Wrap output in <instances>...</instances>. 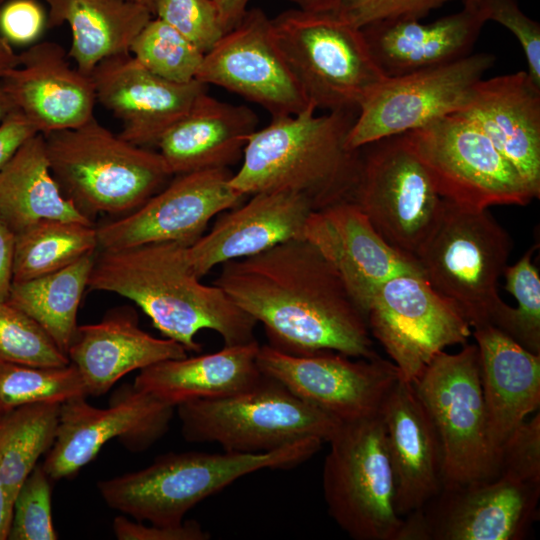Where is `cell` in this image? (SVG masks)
I'll return each instance as SVG.
<instances>
[{"label": "cell", "mask_w": 540, "mask_h": 540, "mask_svg": "<svg viewBox=\"0 0 540 540\" xmlns=\"http://www.w3.org/2000/svg\"><path fill=\"white\" fill-rule=\"evenodd\" d=\"M436 429L442 451V488L497 476L498 456L488 435L475 344L438 353L411 381Z\"/></svg>", "instance_id": "10"}, {"label": "cell", "mask_w": 540, "mask_h": 540, "mask_svg": "<svg viewBox=\"0 0 540 540\" xmlns=\"http://www.w3.org/2000/svg\"><path fill=\"white\" fill-rule=\"evenodd\" d=\"M40 134L32 122L14 108L0 122V171L12 160L21 147Z\"/></svg>", "instance_id": "47"}, {"label": "cell", "mask_w": 540, "mask_h": 540, "mask_svg": "<svg viewBox=\"0 0 540 540\" xmlns=\"http://www.w3.org/2000/svg\"><path fill=\"white\" fill-rule=\"evenodd\" d=\"M14 499L0 482V540L9 537L13 518Z\"/></svg>", "instance_id": "50"}, {"label": "cell", "mask_w": 540, "mask_h": 540, "mask_svg": "<svg viewBox=\"0 0 540 540\" xmlns=\"http://www.w3.org/2000/svg\"><path fill=\"white\" fill-rule=\"evenodd\" d=\"M512 247L511 237L488 209L443 199L415 259L423 278L470 327L495 326L507 307L499 296L498 281Z\"/></svg>", "instance_id": "6"}, {"label": "cell", "mask_w": 540, "mask_h": 540, "mask_svg": "<svg viewBox=\"0 0 540 540\" xmlns=\"http://www.w3.org/2000/svg\"><path fill=\"white\" fill-rule=\"evenodd\" d=\"M56 42L42 41L19 54V64L0 79L15 108L40 134L79 127L94 117L90 76L72 67Z\"/></svg>", "instance_id": "22"}, {"label": "cell", "mask_w": 540, "mask_h": 540, "mask_svg": "<svg viewBox=\"0 0 540 540\" xmlns=\"http://www.w3.org/2000/svg\"><path fill=\"white\" fill-rule=\"evenodd\" d=\"M303 239L336 269L365 316L386 280L406 273L422 275L416 259L391 247L351 200L312 211Z\"/></svg>", "instance_id": "21"}, {"label": "cell", "mask_w": 540, "mask_h": 540, "mask_svg": "<svg viewBox=\"0 0 540 540\" xmlns=\"http://www.w3.org/2000/svg\"><path fill=\"white\" fill-rule=\"evenodd\" d=\"M462 1H463V7L470 8V9L479 8V0H462Z\"/></svg>", "instance_id": "54"}, {"label": "cell", "mask_w": 540, "mask_h": 540, "mask_svg": "<svg viewBox=\"0 0 540 540\" xmlns=\"http://www.w3.org/2000/svg\"><path fill=\"white\" fill-rule=\"evenodd\" d=\"M275 43L309 103L358 111L387 78L360 28L334 11L285 10L271 19Z\"/></svg>", "instance_id": "7"}, {"label": "cell", "mask_w": 540, "mask_h": 540, "mask_svg": "<svg viewBox=\"0 0 540 540\" xmlns=\"http://www.w3.org/2000/svg\"><path fill=\"white\" fill-rule=\"evenodd\" d=\"M48 28V15L36 0H8L0 6V35L13 46H32Z\"/></svg>", "instance_id": "45"}, {"label": "cell", "mask_w": 540, "mask_h": 540, "mask_svg": "<svg viewBox=\"0 0 540 540\" xmlns=\"http://www.w3.org/2000/svg\"><path fill=\"white\" fill-rule=\"evenodd\" d=\"M187 356L168 338H157L139 327L134 309L108 311L98 323L78 325L67 357L78 370L87 395L100 396L126 374L167 359Z\"/></svg>", "instance_id": "26"}, {"label": "cell", "mask_w": 540, "mask_h": 540, "mask_svg": "<svg viewBox=\"0 0 540 540\" xmlns=\"http://www.w3.org/2000/svg\"><path fill=\"white\" fill-rule=\"evenodd\" d=\"M187 249L180 243L161 242L101 250L88 289L134 302L165 338L190 352L201 351L195 337L205 329L216 332L225 346L256 340L257 322L221 288L200 281Z\"/></svg>", "instance_id": "2"}, {"label": "cell", "mask_w": 540, "mask_h": 540, "mask_svg": "<svg viewBox=\"0 0 540 540\" xmlns=\"http://www.w3.org/2000/svg\"><path fill=\"white\" fill-rule=\"evenodd\" d=\"M315 112L311 104L295 115L271 117L252 133L231 186L246 196L293 192L313 210L351 200L360 149H350L346 140L358 111Z\"/></svg>", "instance_id": "3"}, {"label": "cell", "mask_w": 540, "mask_h": 540, "mask_svg": "<svg viewBox=\"0 0 540 540\" xmlns=\"http://www.w3.org/2000/svg\"><path fill=\"white\" fill-rule=\"evenodd\" d=\"M328 443L322 486L331 518L355 540H400L404 519L380 413L341 423Z\"/></svg>", "instance_id": "9"}, {"label": "cell", "mask_w": 540, "mask_h": 540, "mask_svg": "<svg viewBox=\"0 0 540 540\" xmlns=\"http://www.w3.org/2000/svg\"><path fill=\"white\" fill-rule=\"evenodd\" d=\"M16 233L0 215V302H7L14 283Z\"/></svg>", "instance_id": "48"}, {"label": "cell", "mask_w": 540, "mask_h": 540, "mask_svg": "<svg viewBox=\"0 0 540 540\" xmlns=\"http://www.w3.org/2000/svg\"><path fill=\"white\" fill-rule=\"evenodd\" d=\"M59 410V403H35L0 413V482L13 499L52 447Z\"/></svg>", "instance_id": "34"}, {"label": "cell", "mask_w": 540, "mask_h": 540, "mask_svg": "<svg viewBox=\"0 0 540 540\" xmlns=\"http://www.w3.org/2000/svg\"><path fill=\"white\" fill-rule=\"evenodd\" d=\"M540 484L506 476L441 491L404 519L400 540H522L539 516Z\"/></svg>", "instance_id": "16"}, {"label": "cell", "mask_w": 540, "mask_h": 540, "mask_svg": "<svg viewBox=\"0 0 540 540\" xmlns=\"http://www.w3.org/2000/svg\"><path fill=\"white\" fill-rule=\"evenodd\" d=\"M485 22L480 7H463L429 24L410 19L384 20L361 31L379 69L391 78L468 56Z\"/></svg>", "instance_id": "27"}, {"label": "cell", "mask_w": 540, "mask_h": 540, "mask_svg": "<svg viewBox=\"0 0 540 540\" xmlns=\"http://www.w3.org/2000/svg\"><path fill=\"white\" fill-rule=\"evenodd\" d=\"M80 396L87 392L71 363L46 367L0 363V413L28 404H62Z\"/></svg>", "instance_id": "36"}, {"label": "cell", "mask_w": 540, "mask_h": 540, "mask_svg": "<svg viewBox=\"0 0 540 540\" xmlns=\"http://www.w3.org/2000/svg\"><path fill=\"white\" fill-rule=\"evenodd\" d=\"M250 0H214L225 33L234 28L246 12Z\"/></svg>", "instance_id": "49"}, {"label": "cell", "mask_w": 540, "mask_h": 540, "mask_svg": "<svg viewBox=\"0 0 540 540\" xmlns=\"http://www.w3.org/2000/svg\"><path fill=\"white\" fill-rule=\"evenodd\" d=\"M19 64V54L0 35V79Z\"/></svg>", "instance_id": "51"}, {"label": "cell", "mask_w": 540, "mask_h": 540, "mask_svg": "<svg viewBox=\"0 0 540 540\" xmlns=\"http://www.w3.org/2000/svg\"><path fill=\"white\" fill-rule=\"evenodd\" d=\"M134 2H137L145 7H147L151 13L153 14V0H132Z\"/></svg>", "instance_id": "55"}, {"label": "cell", "mask_w": 540, "mask_h": 540, "mask_svg": "<svg viewBox=\"0 0 540 540\" xmlns=\"http://www.w3.org/2000/svg\"><path fill=\"white\" fill-rule=\"evenodd\" d=\"M371 335L398 369L413 381L446 347L466 344L471 327L460 311L422 275L406 273L380 285L366 310Z\"/></svg>", "instance_id": "13"}, {"label": "cell", "mask_w": 540, "mask_h": 540, "mask_svg": "<svg viewBox=\"0 0 540 540\" xmlns=\"http://www.w3.org/2000/svg\"><path fill=\"white\" fill-rule=\"evenodd\" d=\"M441 198L472 209L526 206L534 194L490 139L454 113L404 133Z\"/></svg>", "instance_id": "11"}, {"label": "cell", "mask_w": 540, "mask_h": 540, "mask_svg": "<svg viewBox=\"0 0 540 540\" xmlns=\"http://www.w3.org/2000/svg\"><path fill=\"white\" fill-rule=\"evenodd\" d=\"M535 246L504 270L505 289L517 306L506 307L495 327L526 350L540 354V276L532 262Z\"/></svg>", "instance_id": "38"}, {"label": "cell", "mask_w": 540, "mask_h": 540, "mask_svg": "<svg viewBox=\"0 0 540 540\" xmlns=\"http://www.w3.org/2000/svg\"><path fill=\"white\" fill-rule=\"evenodd\" d=\"M48 28L64 23L72 33L68 56L91 76L103 60L130 53V47L151 20V11L132 0H45Z\"/></svg>", "instance_id": "31"}, {"label": "cell", "mask_w": 540, "mask_h": 540, "mask_svg": "<svg viewBox=\"0 0 540 540\" xmlns=\"http://www.w3.org/2000/svg\"><path fill=\"white\" fill-rule=\"evenodd\" d=\"M0 363L46 367L70 361L35 320L7 301L0 302Z\"/></svg>", "instance_id": "39"}, {"label": "cell", "mask_w": 540, "mask_h": 540, "mask_svg": "<svg viewBox=\"0 0 540 540\" xmlns=\"http://www.w3.org/2000/svg\"><path fill=\"white\" fill-rule=\"evenodd\" d=\"M96 101L122 124L121 138L142 147L160 137L207 92L195 80L168 81L145 68L130 53L101 61L91 73Z\"/></svg>", "instance_id": "20"}, {"label": "cell", "mask_w": 540, "mask_h": 540, "mask_svg": "<svg viewBox=\"0 0 540 540\" xmlns=\"http://www.w3.org/2000/svg\"><path fill=\"white\" fill-rule=\"evenodd\" d=\"M51 478L37 464L20 486L8 539L56 540L52 519Z\"/></svg>", "instance_id": "40"}, {"label": "cell", "mask_w": 540, "mask_h": 540, "mask_svg": "<svg viewBox=\"0 0 540 540\" xmlns=\"http://www.w3.org/2000/svg\"><path fill=\"white\" fill-rule=\"evenodd\" d=\"M175 408L129 383L114 391L107 408L90 405L86 396L69 399L60 404L42 467L51 480L71 477L115 438L132 452L144 451L167 433Z\"/></svg>", "instance_id": "17"}, {"label": "cell", "mask_w": 540, "mask_h": 540, "mask_svg": "<svg viewBox=\"0 0 540 540\" xmlns=\"http://www.w3.org/2000/svg\"><path fill=\"white\" fill-rule=\"evenodd\" d=\"M359 149L351 201L391 247L415 258L437 220L443 199L403 134Z\"/></svg>", "instance_id": "12"}, {"label": "cell", "mask_w": 540, "mask_h": 540, "mask_svg": "<svg viewBox=\"0 0 540 540\" xmlns=\"http://www.w3.org/2000/svg\"><path fill=\"white\" fill-rule=\"evenodd\" d=\"M479 7L488 20L507 28L518 40L524 52L533 82L540 86V25L526 16L517 0H479Z\"/></svg>", "instance_id": "43"}, {"label": "cell", "mask_w": 540, "mask_h": 540, "mask_svg": "<svg viewBox=\"0 0 540 540\" xmlns=\"http://www.w3.org/2000/svg\"><path fill=\"white\" fill-rule=\"evenodd\" d=\"M153 15L204 54L225 34L214 0H153Z\"/></svg>", "instance_id": "41"}, {"label": "cell", "mask_w": 540, "mask_h": 540, "mask_svg": "<svg viewBox=\"0 0 540 540\" xmlns=\"http://www.w3.org/2000/svg\"><path fill=\"white\" fill-rule=\"evenodd\" d=\"M324 442L306 438L260 453H167L149 466L98 482L105 503L136 521L176 526L198 503L239 478L263 469H289L315 455Z\"/></svg>", "instance_id": "4"}, {"label": "cell", "mask_w": 540, "mask_h": 540, "mask_svg": "<svg viewBox=\"0 0 540 540\" xmlns=\"http://www.w3.org/2000/svg\"><path fill=\"white\" fill-rule=\"evenodd\" d=\"M257 129L253 110L205 92L160 137L156 147L173 176L229 168L242 159L248 139Z\"/></svg>", "instance_id": "28"}, {"label": "cell", "mask_w": 540, "mask_h": 540, "mask_svg": "<svg viewBox=\"0 0 540 540\" xmlns=\"http://www.w3.org/2000/svg\"><path fill=\"white\" fill-rule=\"evenodd\" d=\"M473 122L540 196V86L526 71L481 79L458 112Z\"/></svg>", "instance_id": "24"}, {"label": "cell", "mask_w": 540, "mask_h": 540, "mask_svg": "<svg viewBox=\"0 0 540 540\" xmlns=\"http://www.w3.org/2000/svg\"><path fill=\"white\" fill-rule=\"evenodd\" d=\"M212 284L263 325L268 345L277 350L379 356L366 316L341 276L303 238L222 264Z\"/></svg>", "instance_id": "1"}, {"label": "cell", "mask_w": 540, "mask_h": 540, "mask_svg": "<svg viewBox=\"0 0 540 540\" xmlns=\"http://www.w3.org/2000/svg\"><path fill=\"white\" fill-rule=\"evenodd\" d=\"M5 0H0V6L2 5V3L4 2Z\"/></svg>", "instance_id": "56"}, {"label": "cell", "mask_w": 540, "mask_h": 540, "mask_svg": "<svg viewBox=\"0 0 540 540\" xmlns=\"http://www.w3.org/2000/svg\"><path fill=\"white\" fill-rule=\"evenodd\" d=\"M488 435L498 460L512 432L540 406V354L519 345L492 325L473 328Z\"/></svg>", "instance_id": "29"}, {"label": "cell", "mask_w": 540, "mask_h": 540, "mask_svg": "<svg viewBox=\"0 0 540 540\" xmlns=\"http://www.w3.org/2000/svg\"><path fill=\"white\" fill-rule=\"evenodd\" d=\"M0 215L15 233L44 219L93 223L53 177L42 134L28 140L0 171Z\"/></svg>", "instance_id": "32"}, {"label": "cell", "mask_w": 540, "mask_h": 540, "mask_svg": "<svg viewBox=\"0 0 540 540\" xmlns=\"http://www.w3.org/2000/svg\"><path fill=\"white\" fill-rule=\"evenodd\" d=\"M259 347L254 340L224 345L213 353L163 360L140 370L133 384L175 407L196 399L232 396L252 388L262 379L257 364Z\"/></svg>", "instance_id": "30"}, {"label": "cell", "mask_w": 540, "mask_h": 540, "mask_svg": "<svg viewBox=\"0 0 540 540\" xmlns=\"http://www.w3.org/2000/svg\"><path fill=\"white\" fill-rule=\"evenodd\" d=\"M43 137L53 177L91 221L136 210L173 177L158 151L115 135L95 117Z\"/></svg>", "instance_id": "5"}, {"label": "cell", "mask_w": 540, "mask_h": 540, "mask_svg": "<svg viewBox=\"0 0 540 540\" xmlns=\"http://www.w3.org/2000/svg\"><path fill=\"white\" fill-rule=\"evenodd\" d=\"M97 248L93 223L40 220L16 233L14 282L60 270Z\"/></svg>", "instance_id": "35"}, {"label": "cell", "mask_w": 540, "mask_h": 540, "mask_svg": "<svg viewBox=\"0 0 540 540\" xmlns=\"http://www.w3.org/2000/svg\"><path fill=\"white\" fill-rule=\"evenodd\" d=\"M130 54L152 73L176 83L195 80L204 57L191 41L157 17L136 36Z\"/></svg>", "instance_id": "37"}, {"label": "cell", "mask_w": 540, "mask_h": 540, "mask_svg": "<svg viewBox=\"0 0 540 540\" xmlns=\"http://www.w3.org/2000/svg\"><path fill=\"white\" fill-rule=\"evenodd\" d=\"M296 5V8L314 11L327 12L334 11L343 2V0H287Z\"/></svg>", "instance_id": "52"}, {"label": "cell", "mask_w": 540, "mask_h": 540, "mask_svg": "<svg viewBox=\"0 0 540 540\" xmlns=\"http://www.w3.org/2000/svg\"><path fill=\"white\" fill-rule=\"evenodd\" d=\"M494 62L492 54L471 53L445 65L386 78L359 107L347 146L359 149L458 113Z\"/></svg>", "instance_id": "15"}, {"label": "cell", "mask_w": 540, "mask_h": 540, "mask_svg": "<svg viewBox=\"0 0 540 540\" xmlns=\"http://www.w3.org/2000/svg\"><path fill=\"white\" fill-rule=\"evenodd\" d=\"M195 79L235 93L271 117L295 115L311 105L275 43L271 19L260 8L246 10L204 54Z\"/></svg>", "instance_id": "19"}, {"label": "cell", "mask_w": 540, "mask_h": 540, "mask_svg": "<svg viewBox=\"0 0 540 540\" xmlns=\"http://www.w3.org/2000/svg\"><path fill=\"white\" fill-rule=\"evenodd\" d=\"M232 175L229 168H219L174 176L136 210L96 227L98 247L120 249L161 242L191 246L214 217L247 197L231 186Z\"/></svg>", "instance_id": "18"}, {"label": "cell", "mask_w": 540, "mask_h": 540, "mask_svg": "<svg viewBox=\"0 0 540 540\" xmlns=\"http://www.w3.org/2000/svg\"><path fill=\"white\" fill-rule=\"evenodd\" d=\"M250 196L220 213L211 229L188 246V257L198 277L226 262L303 238L306 221L314 211L307 199L286 191Z\"/></svg>", "instance_id": "23"}, {"label": "cell", "mask_w": 540, "mask_h": 540, "mask_svg": "<svg viewBox=\"0 0 540 540\" xmlns=\"http://www.w3.org/2000/svg\"><path fill=\"white\" fill-rule=\"evenodd\" d=\"M14 105L10 100L0 81V122L14 109Z\"/></svg>", "instance_id": "53"}, {"label": "cell", "mask_w": 540, "mask_h": 540, "mask_svg": "<svg viewBox=\"0 0 540 540\" xmlns=\"http://www.w3.org/2000/svg\"><path fill=\"white\" fill-rule=\"evenodd\" d=\"M113 531L118 540H207L210 534L194 520L176 526L144 525L139 521L117 516Z\"/></svg>", "instance_id": "46"}, {"label": "cell", "mask_w": 540, "mask_h": 540, "mask_svg": "<svg viewBox=\"0 0 540 540\" xmlns=\"http://www.w3.org/2000/svg\"><path fill=\"white\" fill-rule=\"evenodd\" d=\"M257 364L263 375L340 423L379 414L400 379L395 364L380 356L355 358L330 350L294 355L265 344Z\"/></svg>", "instance_id": "14"}, {"label": "cell", "mask_w": 540, "mask_h": 540, "mask_svg": "<svg viewBox=\"0 0 540 540\" xmlns=\"http://www.w3.org/2000/svg\"><path fill=\"white\" fill-rule=\"evenodd\" d=\"M175 409L186 441L217 443L236 453L269 452L306 438L329 442L341 425L266 375L241 393Z\"/></svg>", "instance_id": "8"}, {"label": "cell", "mask_w": 540, "mask_h": 540, "mask_svg": "<svg viewBox=\"0 0 540 540\" xmlns=\"http://www.w3.org/2000/svg\"><path fill=\"white\" fill-rule=\"evenodd\" d=\"M95 258V252L86 254L55 272L14 282L11 288L8 302L35 320L66 355Z\"/></svg>", "instance_id": "33"}, {"label": "cell", "mask_w": 540, "mask_h": 540, "mask_svg": "<svg viewBox=\"0 0 540 540\" xmlns=\"http://www.w3.org/2000/svg\"><path fill=\"white\" fill-rule=\"evenodd\" d=\"M380 416L401 518L421 509L442 489V451L434 424L411 381L399 379Z\"/></svg>", "instance_id": "25"}, {"label": "cell", "mask_w": 540, "mask_h": 540, "mask_svg": "<svg viewBox=\"0 0 540 540\" xmlns=\"http://www.w3.org/2000/svg\"><path fill=\"white\" fill-rule=\"evenodd\" d=\"M497 476L540 484V413L520 424L499 451Z\"/></svg>", "instance_id": "42"}, {"label": "cell", "mask_w": 540, "mask_h": 540, "mask_svg": "<svg viewBox=\"0 0 540 540\" xmlns=\"http://www.w3.org/2000/svg\"><path fill=\"white\" fill-rule=\"evenodd\" d=\"M453 0H343L334 10L357 28L384 20H420Z\"/></svg>", "instance_id": "44"}]
</instances>
